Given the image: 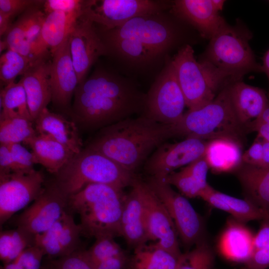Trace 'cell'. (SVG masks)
<instances>
[{
    "label": "cell",
    "mask_w": 269,
    "mask_h": 269,
    "mask_svg": "<svg viewBox=\"0 0 269 269\" xmlns=\"http://www.w3.org/2000/svg\"><path fill=\"white\" fill-rule=\"evenodd\" d=\"M164 179L167 183L174 186L188 198L199 197L200 193L205 188L184 167L178 172H171Z\"/></svg>",
    "instance_id": "38"
},
{
    "label": "cell",
    "mask_w": 269,
    "mask_h": 269,
    "mask_svg": "<svg viewBox=\"0 0 269 269\" xmlns=\"http://www.w3.org/2000/svg\"><path fill=\"white\" fill-rule=\"evenodd\" d=\"M228 85L204 106L189 110L173 125L175 136L210 140L229 137L241 143L247 132L239 122L230 97Z\"/></svg>",
    "instance_id": "5"
},
{
    "label": "cell",
    "mask_w": 269,
    "mask_h": 269,
    "mask_svg": "<svg viewBox=\"0 0 269 269\" xmlns=\"http://www.w3.org/2000/svg\"><path fill=\"white\" fill-rule=\"evenodd\" d=\"M37 134L51 138L69 148L75 154L82 149V141L76 123L44 109L34 122Z\"/></svg>",
    "instance_id": "25"
},
{
    "label": "cell",
    "mask_w": 269,
    "mask_h": 269,
    "mask_svg": "<svg viewBox=\"0 0 269 269\" xmlns=\"http://www.w3.org/2000/svg\"><path fill=\"white\" fill-rule=\"evenodd\" d=\"M222 0H176L172 2L171 12L193 26L203 37L210 39L227 23L219 12Z\"/></svg>",
    "instance_id": "18"
},
{
    "label": "cell",
    "mask_w": 269,
    "mask_h": 269,
    "mask_svg": "<svg viewBox=\"0 0 269 269\" xmlns=\"http://www.w3.org/2000/svg\"><path fill=\"white\" fill-rule=\"evenodd\" d=\"M237 175L245 199L269 215V167L243 164L237 170Z\"/></svg>",
    "instance_id": "29"
},
{
    "label": "cell",
    "mask_w": 269,
    "mask_h": 269,
    "mask_svg": "<svg viewBox=\"0 0 269 269\" xmlns=\"http://www.w3.org/2000/svg\"><path fill=\"white\" fill-rule=\"evenodd\" d=\"M135 182L142 199L145 224L150 241L179 258L182 253L174 223L166 207L144 182L137 177Z\"/></svg>",
    "instance_id": "14"
},
{
    "label": "cell",
    "mask_w": 269,
    "mask_h": 269,
    "mask_svg": "<svg viewBox=\"0 0 269 269\" xmlns=\"http://www.w3.org/2000/svg\"><path fill=\"white\" fill-rule=\"evenodd\" d=\"M262 66L263 72L265 73L267 76L269 85V49L265 53L263 57V65H262ZM268 96L269 98V86Z\"/></svg>",
    "instance_id": "53"
},
{
    "label": "cell",
    "mask_w": 269,
    "mask_h": 269,
    "mask_svg": "<svg viewBox=\"0 0 269 269\" xmlns=\"http://www.w3.org/2000/svg\"><path fill=\"white\" fill-rule=\"evenodd\" d=\"M215 260L214 252L205 238L182 254L176 269H215Z\"/></svg>",
    "instance_id": "34"
},
{
    "label": "cell",
    "mask_w": 269,
    "mask_h": 269,
    "mask_svg": "<svg viewBox=\"0 0 269 269\" xmlns=\"http://www.w3.org/2000/svg\"><path fill=\"white\" fill-rule=\"evenodd\" d=\"M40 6H34L28 9L26 35L27 40L32 47V49L40 35L46 16L44 12L40 9Z\"/></svg>",
    "instance_id": "41"
},
{
    "label": "cell",
    "mask_w": 269,
    "mask_h": 269,
    "mask_svg": "<svg viewBox=\"0 0 269 269\" xmlns=\"http://www.w3.org/2000/svg\"><path fill=\"white\" fill-rule=\"evenodd\" d=\"M35 235L17 227L0 232V259L3 265L15 260L26 249L34 246Z\"/></svg>",
    "instance_id": "32"
},
{
    "label": "cell",
    "mask_w": 269,
    "mask_h": 269,
    "mask_svg": "<svg viewBox=\"0 0 269 269\" xmlns=\"http://www.w3.org/2000/svg\"><path fill=\"white\" fill-rule=\"evenodd\" d=\"M263 158L262 138L259 135L242 155L243 164L261 166Z\"/></svg>",
    "instance_id": "45"
},
{
    "label": "cell",
    "mask_w": 269,
    "mask_h": 269,
    "mask_svg": "<svg viewBox=\"0 0 269 269\" xmlns=\"http://www.w3.org/2000/svg\"><path fill=\"white\" fill-rule=\"evenodd\" d=\"M208 141L185 138L174 143H163L145 161L144 169L151 176L165 178L176 169L203 156Z\"/></svg>",
    "instance_id": "15"
},
{
    "label": "cell",
    "mask_w": 269,
    "mask_h": 269,
    "mask_svg": "<svg viewBox=\"0 0 269 269\" xmlns=\"http://www.w3.org/2000/svg\"><path fill=\"white\" fill-rule=\"evenodd\" d=\"M88 0H46L43 4V11L46 14L54 11L67 13L83 12Z\"/></svg>",
    "instance_id": "43"
},
{
    "label": "cell",
    "mask_w": 269,
    "mask_h": 269,
    "mask_svg": "<svg viewBox=\"0 0 269 269\" xmlns=\"http://www.w3.org/2000/svg\"><path fill=\"white\" fill-rule=\"evenodd\" d=\"M41 269H95L87 258L84 250L58 258H48Z\"/></svg>",
    "instance_id": "39"
},
{
    "label": "cell",
    "mask_w": 269,
    "mask_h": 269,
    "mask_svg": "<svg viewBox=\"0 0 269 269\" xmlns=\"http://www.w3.org/2000/svg\"><path fill=\"white\" fill-rule=\"evenodd\" d=\"M32 61L18 52L8 49L0 58V79L5 86L14 82L18 75H22Z\"/></svg>",
    "instance_id": "35"
},
{
    "label": "cell",
    "mask_w": 269,
    "mask_h": 269,
    "mask_svg": "<svg viewBox=\"0 0 269 269\" xmlns=\"http://www.w3.org/2000/svg\"><path fill=\"white\" fill-rule=\"evenodd\" d=\"M70 53L79 84L98 58L108 53L94 23L82 16L69 35Z\"/></svg>",
    "instance_id": "16"
},
{
    "label": "cell",
    "mask_w": 269,
    "mask_h": 269,
    "mask_svg": "<svg viewBox=\"0 0 269 269\" xmlns=\"http://www.w3.org/2000/svg\"><path fill=\"white\" fill-rule=\"evenodd\" d=\"M43 251L36 245L24 250L15 260L3 265L2 269H41Z\"/></svg>",
    "instance_id": "40"
},
{
    "label": "cell",
    "mask_w": 269,
    "mask_h": 269,
    "mask_svg": "<svg viewBox=\"0 0 269 269\" xmlns=\"http://www.w3.org/2000/svg\"><path fill=\"white\" fill-rule=\"evenodd\" d=\"M269 244V218L262 221L257 233L254 238V251L260 249Z\"/></svg>",
    "instance_id": "48"
},
{
    "label": "cell",
    "mask_w": 269,
    "mask_h": 269,
    "mask_svg": "<svg viewBox=\"0 0 269 269\" xmlns=\"http://www.w3.org/2000/svg\"><path fill=\"white\" fill-rule=\"evenodd\" d=\"M230 99L236 116L247 132L269 104L265 91L238 81L228 85Z\"/></svg>",
    "instance_id": "22"
},
{
    "label": "cell",
    "mask_w": 269,
    "mask_h": 269,
    "mask_svg": "<svg viewBox=\"0 0 269 269\" xmlns=\"http://www.w3.org/2000/svg\"><path fill=\"white\" fill-rule=\"evenodd\" d=\"M174 136L173 125L160 123L142 115L102 128L87 148L134 173L153 149Z\"/></svg>",
    "instance_id": "3"
},
{
    "label": "cell",
    "mask_w": 269,
    "mask_h": 269,
    "mask_svg": "<svg viewBox=\"0 0 269 269\" xmlns=\"http://www.w3.org/2000/svg\"><path fill=\"white\" fill-rule=\"evenodd\" d=\"M55 175L54 180L68 196L94 183L124 189L131 186L136 177L107 156L87 147L75 154Z\"/></svg>",
    "instance_id": "6"
},
{
    "label": "cell",
    "mask_w": 269,
    "mask_h": 269,
    "mask_svg": "<svg viewBox=\"0 0 269 269\" xmlns=\"http://www.w3.org/2000/svg\"><path fill=\"white\" fill-rule=\"evenodd\" d=\"M83 12L54 11L46 14L40 35L32 49L33 61L52 55L69 36Z\"/></svg>",
    "instance_id": "21"
},
{
    "label": "cell",
    "mask_w": 269,
    "mask_h": 269,
    "mask_svg": "<svg viewBox=\"0 0 269 269\" xmlns=\"http://www.w3.org/2000/svg\"><path fill=\"white\" fill-rule=\"evenodd\" d=\"M126 195L107 184H89L68 197V210L79 214L83 235L95 239L122 236L121 219Z\"/></svg>",
    "instance_id": "4"
},
{
    "label": "cell",
    "mask_w": 269,
    "mask_h": 269,
    "mask_svg": "<svg viewBox=\"0 0 269 269\" xmlns=\"http://www.w3.org/2000/svg\"><path fill=\"white\" fill-rule=\"evenodd\" d=\"M129 259L125 251L93 266L95 269H127Z\"/></svg>",
    "instance_id": "47"
},
{
    "label": "cell",
    "mask_w": 269,
    "mask_h": 269,
    "mask_svg": "<svg viewBox=\"0 0 269 269\" xmlns=\"http://www.w3.org/2000/svg\"><path fill=\"white\" fill-rule=\"evenodd\" d=\"M13 171V162L7 144L0 145V173Z\"/></svg>",
    "instance_id": "49"
},
{
    "label": "cell",
    "mask_w": 269,
    "mask_h": 269,
    "mask_svg": "<svg viewBox=\"0 0 269 269\" xmlns=\"http://www.w3.org/2000/svg\"><path fill=\"white\" fill-rule=\"evenodd\" d=\"M241 145L229 137L209 140L204 155L209 168L218 173L238 170L243 164Z\"/></svg>",
    "instance_id": "28"
},
{
    "label": "cell",
    "mask_w": 269,
    "mask_h": 269,
    "mask_svg": "<svg viewBox=\"0 0 269 269\" xmlns=\"http://www.w3.org/2000/svg\"><path fill=\"white\" fill-rule=\"evenodd\" d=\"M179 258L155 244L134 249L127 269H176Z\"/></svg>",
    "instance_id": "30"
},
{
    "label": "cell",
    "mask_w": 269,
    "mask_h": 269,
    "mask_svg": "<svg viewBox=\"0 0 269 269\" xmlns=\"http://www.w3.org/2000/svg\"><path fill=\"white\" fill-rule=\"evenodd\" d=\"M7 49V46L5 42V41L3 40H1L0 41V53H1V52L3 51L4 50Z\"/></svg>",
    "instance_id": "55"
},
{
    "label": "cell",
    "mask_w": 269,
    "mask_h": 269,
    "mask_svg": "<svg viewBox=\"0 0 269 269\" xmlns=\"http://www.w3.org/2000/svg\"><path fill=\"white\" fill-rule=\"evenodd\" d=\"M28 9L21 14L19 18L13 23L4 35L3 40L7 45V50L10 49L16 51L29 58L33 62L32 47L27 41L26 35Z\"/></svg>",
    "instance_id": "36"
},
{
    "label": "cell",
    "mask_w": 269,
    "mask_h": 269,
    "mask_svg": "<svg viewBox=\"0 0 269 269\" xmlns=\"http://www.w3.org/2000/svg\"><path fill=\"white\" fill-rule=\"evenodd\" d=\"M199 197L210 206L230 214L232 218L243 223L269 218L267 212L250 201L221 192L209 184L202 191Z\"/></svg>",
    "instance_id": "26"
},
{
    "label": "cell",
    "mask_w": 269,
    "mask_h": 269,
    "mask_svg": "<svg viewBox=\"0 0 269 269\" xmlns=\"http://www.w3.org/2000/svg\"><path fill=\"white\" fill-rule=\"evenodd\" d=\"M114 238L110 236L97 238L94 244L88 250H85L92 265L125 252Z\"/></svg>",
    "instance_id": "37"
},
{
    "label": "cell",
    "mask_w": 269,
    "mask_h": 269,
    "mask_svg": "<svg viewBox=\"0 0 269 269\" xmlns=\"http://www.w3.org/2000/svg\"><path fill=\"white\" fill-rule=\"evenodd\" d=\"M164 12L134 17L100 36L108 53L134 66H146L178 41L179 31Z\"/></svg>",
    "instance_id": "2"
},
{
    "label": "cell",
    "mask_w": 269,
    "mask_h": 269,
    "mask_svg": "<svg viewBox=\"0 0 269 269\" xmlns=\"http://www.w3.org/2000/svg\"><path fill=\"white\" fill-rule=\"evenodd\" d=\"M0 120L23 118L33 122L29 111L26 93L20 80L9 84L0 90Z\"/></svg>",
    "instance_id": "31"
},
{
    "label": "cell",
    "mask_w": 269,
    "mask_h": 269,
    "mask_svg": "<svg viewBox=\"0 0 269 269\" xmlns=\"http://www.w3.org/2000/svg\"><path fill=\"white\" fill-rule=\"evenodd\" d=\"M252 131L257 132L258 135L269 142V124H257L253 127Z\"/></svg>",
    "instance_id": "51"
},
{
    "label": "cell",
    "mask_w": 269,
    "mask_h": 269,
    "mask_svg": "<svg viewBox=\"0 0 269 269\" xmlns=\"http://www.w3.org/2000/svg\"><path fill=\"white\" fill-rule=\"evenodd\" d=\"M44 0H0V13L12 18L34 6H43Z\"/></svg>",
    "instance_id": "44"
},
{
    "label": "cell",
    "mask_w": 269,
    "mask_h": 269,
    "mask_svg": "<svg viewBox=\"0 0 269 269\" xmlns=\"http://www.w3.org/2000/svg\"><path fill=\"white\" fill-rule=\"evenodd\" d=\"M251 32L240 22L228 23L210 39L200 60L207 62L232 82L250 72H263L252 50Z\"/></svg>",
    "instance_id": "7"
},
{
    "label": "cell",
    "mask_w": 269,
    "mask_h": 269,
    "mask_svg": "<svg viewBox=\"0 0 269 269\" xmlns=\"http://www.w3.org/2000/svg\"><path fill=\"white\" fill-rule=\"evenodd\" d=\"M82 228L68 210L45 232L35 235V245L48 258L68 256L81 250Z\"/></svg>",
    "instance_id": "17"
},
{
    "label": "cell",
    "mask_w": 269,
    "mask_h": 269,
    "mask_svg": "<svg viewBox=\"0 0 269 269\" xmlns=\"http://www.w3.org/2000/svg\"><path fill=\"white\" fill-rule=\"evenodd\" d=\"M259 123H265L269 124V104L264 110V111L262 113L259 118L258 119V120L256 121L255 124L252 128V130L255 125Z\"/></svg>",
    "instance_id": "54"
},
{
    "label": "cell",
    "mask_w": 269,
    "mask_h": 269,
    "mask_svg": "<svg viewBox=\"0 0 269 269\" xmlns=\"http://www.w3.org/2000/svg\"><path fill=\"white\" fill-rule=\"evenodd\" d=\"M146 183L166 207L185 247L189 248L205 239L204 220L186 198L164 178L150 176Z\"/></svg>",
    "instance_id": "9"
},
{
    "label": "cell",
    "mask_w": 269,
    "mask_h": 269,
    "mask_svg": "<svg viewBox=\"0 0 269 269\" xmlns=\"http://www.w3.org/2000/svg\"><path fill=\"white\" fill-rule=\"evenodd\" d=\"M269 267V244L254 251L242 269H267Z\"/></svg>",
    "instance_id": "46"
},
{
    "label": "cell",
    "mask_w": 269,
    "mask_h": 269,
    "mask_svg": "<svg viewBox=\"0 0 269 269\" xmlns=\"http://www.w3.org/2000/svg\"><path fill=\"white\" fill-rule=\"evenodd\" d=\"M183 93L186 106L194 110L212 101L226 85V76L203 61H197L189 44L182 47L171 60Z\"/></svg>",
    "instance_id": "8"
},
{
    "label": "cell",
    "mask_w": 269,
    "mask_h": 269,
    "mask_svg": "<svg viewBox=\"0 0 269 269\" xmlns=\"http://www.w3.org/2000/svg\"><path fill=\"white\" fill-rule=\"evenodd\" d=\"M51 54L32 62L22 75L29 111L33 122L52 101L50 81Z\"/></svg>",
    "instance_id": "20"
},
{
    "label": "cell",
    "mask_w": 269,
    "mask_h": 269,
    "mask_svg": "<svg viewBox=\"0 0 269 269\" xmlns=\"http://www.w3.org/2000/svg\"><path fill=\"white\" fill-rule=\"evenodd\" d=\"M68 197L54 180L45 183L38 196L16 218V227L34 235L45 232L68 210Z\"/></svg>",
    "instance_id": "13"
},
{
    "label": "cell",
    "mask_w": 269,
    "mask_h": 269,
    "mask_svg": "<svg viewBox=\"0 0 269 269\" xmlns=\"http://www.w3.org/2000/svg\"><path fill=\"white\" fill-rule=\"evenodd\" d=\"M254 238L252 232L244 223L231 217L227 220L220 236L219 251L226 259L245 264L253 254Z\"/></svg>",
    "instance_id": "24"
},
{
    "label": "cell",
    "mask_w": 269,
    "mask_h": 269,
    "mask_svg": "<svg viewBox=\"0 0 269 269\" xmlns=\"http://www.w3.org/2000/svg\"><path fill=\"white\" fill-rule=\"evenodd\" d=\"M33 122L23 118L0 120V143L11 144L24 142L37 134Z\"/></svg>",
    "instance_id": "33"
},
{
    "label": "cell",
    "mask_w": 269,
    "mask_h": 269,
    "mask_svg": "<svg viewBox=\"0 0 269 269\" xmlns=\"http://www.w3.org/2000/svg\"><path fill=\"white\" fill-rule=\"evenodd\" d=\"M262 138L263 158L260 167H269V142Z\"/></svg>",
    "instance_id": "52"
},
{
    "label": "cell",
    "mask_w": 269,
    "mask_h": 269,
    "mask_svg": "<svg viewBox=\"0 0 269 269\" xmlns=\"http://www.w3.org/2000/svg\"><path fill=\"white\" fill-rule=\"evenodd\" d=\"M7 145L13 162V171L34 169L35 162L31 152L19 143Z\"/></svg>",
    "instance_id": "42"
},
{
    "label": "cell",
    "mask_w": 269,
    "mask_h": 269,
    "mask_svg": "<svg viewBox=\"0 0 269 269\" xmlns=\"http://www.w3.org/2000/svg\"><path fill=\"white\" fill-rule=\"evenodd\" d=\"M185 99L170 60L146 94L142 115L156 122L175 125L184 115Z\"/></svg>",
    "instance_id": "10"
},
{
    "label": "cell",
    "mask_w": 269,
    "mask_h": 269,
    "mask_svg": "<svg viewBox=\"0 0 269 269\" xmlns=\"http://www.w3.org/2000/svg\"><path fill=\"white\" fill-rule=\"evenodd\" d=\"M51 57V101L58 107L66 108L79 84L70 51L69 36Z\"/></svg>",
    "instance_id": "19"
},
{
    "label": "cell",
    "mask_w": 269,
    "mask_h": 269,
    "mask_svg": "<svg viewBox=\"0 0 269 269\" xmlns=\"http://www.w3.org/2000/svg\"><path fill=\"white\" fill-rule=\"evenodd\" d=\"M146 97L126 78L98 68L76 87L72 116L85 128H103L143 113Z\"/></svg>",
    "instance_id": "1"
},
{
    "label": "cell",
    "mask_w": 269,
    "mask_h": 269,
    "mask_svg": "<svg viewBox=\"0 0 269 269\" xmlns=\"http://www.w3.org/2000/svg\"><path fill=\"white\" fill-rule=\"evenodd\" d=\"M45 178L34 168L0 173V225L33 202L42 191Z\"/></svg>",
    "instance_id": "12"
},
{
    "label": "cell",
    "mask_w": 269,
    "mask_h": 269,
    "mask_svg": "<svg viewBox=\"0 0 269 269\" xmlns=\"http://www.w3.org/2000/svg\"><path fill=\"white\" fill-rule=\"evenodd\" d=\"M134 178L130 192L126 195L121 219L122 236L134 249L150 241L142 199Z\"/></svg>",
    "instance_id": "23"
},
{
    "label": "cell",
    "mask_w": 269,
    "mask_h": 269,
    "mask_svg": "<svg viewBox=\"0 0 269 269\" xmlns=\"http://www.w3.org/2000/svg\"><path fill=\"white\" fill-rule=\"evenodd\" d=\"M172 2L152 0H88L83 16L111 29L139 16L163 12Z\"/></svg>",
    "instance_id": "11"
},
{
    "label": "cell",
    "mask_w": 269,
    "mask_h": 269,
    "mask_svg": "<svg viewBox=\"0 0 269 269\" xmlns=\"http://www.w3.org/2000/svg\"><path fill=\"white\" fill-rule=\"evenodd\" d=\"M12 18L9 16L0 13V35H4L13 24Z\"/></svg>",
    "instance_id": "50"
},
{
    "label": "cell",
    "mask_w": 269,
    "mask_h": 269,
    "mask_svg": "<svg viewBox=\"0 0 269 269\" xmlns=\"http://www.w3.org/2000/svg\"><path fill=\"white\" fill-rule=\"evenodd\" d=\"M23 143L31 149L35 164L56 174L75 154L59 142L37 134Z\"/></svg>",
    "instance_id": "27"
}]
</instances>
